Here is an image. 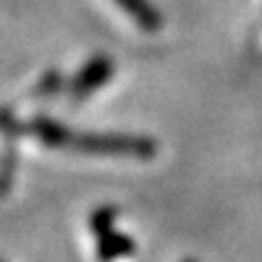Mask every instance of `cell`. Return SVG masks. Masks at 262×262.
<instances>
[{"label": "cell", "mask_w": 262, "mask_h": 262, "mask_svg": "<svg viewBox=\"0 0 262 262\" xmlns=\"http://www.w3.org/2000/svg\"><path fill=\"white\" fill-rule=\"evenodd\" d=\"M25 134L41 141L47 148L71 150L83 156H112V158H139L148 160L158 153V143L148 136L129 134H75L66 124L39 117L32 124L22 126Z\"/></svg>", "instance_id": "obj_1"}, {"label": "cell", "mask_w": 262, "mask_h": 262, "mask_svg": "<svg viewBox=\"0 0 262 262\" xmlns=\"http://www.w3.org/2000/svg\"><path fill=\"white\" fill-rule=\"evenodd\" d=\"M185 262H196V260H185Z\"/></svg>", "instance_id": "obj_5"}, {"label": "cell", "mask_w": 262, "mask_h": 262, "mask_svg": "<svg viewBox=\"0 0 262 262\" xmlns=\"http://www.w3.org/2000/svg\"><path fill=\"white\" fill-rule=\"evenodd\" d=\"M114 221H117V209L112 206H102L90 216V231L97 241L95 248L102 262H119L136 253V243L129 235L119 233L114 228Z\"/></svg>", "instance_id": "obj_2"}, {"label": "cell", "mask_w": 262, "mask_h": 262, "mask_svg": "<svg viewBox=\"0 0 262 262\" xmlns=\"http://www.w3.org/2000/svg\"><path fill=\"white\" fill-rule=\"evenodd\" d=\"M114 75V63L112 58L107 56H93L88 63L78 71V75L73 78V83L68 88V95L73 102H80V100H88L93 93H97L110 78Z\"/></svg>", "instance_id": "obj_3"}, {"label": "cell", "mask_w": 262, "mask_h": 262, "mask_svg": "<svg viewBox=\"0 0 262 262\" xmlns=\"http://www.w3.org/2000/svg\"><path fill=\"white\" fill-rule=\"evenodd\" d=\"M122 8L124 15H129L143 32H158L163 27V15L150 0H112Z\"/></svg>", "instance_id": "obj_4"}]
</instances>
